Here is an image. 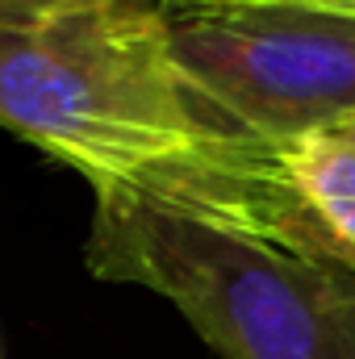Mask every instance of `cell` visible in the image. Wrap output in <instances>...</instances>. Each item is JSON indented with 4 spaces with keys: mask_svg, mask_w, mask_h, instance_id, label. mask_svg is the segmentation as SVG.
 Returning <instances> with one entry per match:
<instances>
[{
    "mask_svg": "<svg viewBox=\"0 0 355 359\" xmlns=\"http://www.w3.org/2000/svg\"><path fill=\"white\" fill-rule=\"evenodd\" d=\"M0 126L96 192L330 259L288 151L255 138L184 72L163 0H96L0 29Z\"/></svg>",
    "mask_w": 355,
    "mask_h": 359,
    "instance_id": "obj_1",
    "label": "cell"
},
{
    "mask_svg": "<svg viewBox=\"0 0 355 359\" xmlns=\"http://www.w3.org/2000/svg\"><path fill=\"white\" fill-rule=\"evenodd\" d=\"M172 4H293V8H322V13H355V0H172Z\"/></svg>",
    "mask_w": 355,
    "mask_h": 359,
    "instance_id": "obj_6",
    "label": "cell"
},
{
    "mask_svg": "<svg viewBox=\"0 0 355 359\" xmlns=\"http://www.w3.org/2000/svg\"><path fill=\"white\" fill-rule=\"evenodd\" d=\"M288 176L318 222L330 259L355 271V117L293 142Z\"/></svg>",
    "mask_w": 355,
    "mask_h": 359,
    "instance_id": "obj_4",
    "label": "cell"
},
{
    "mask_svg": "<svg viewBox=\"0 0 355 359\" xmlns=\"http://www.w3.org/2000/svg\"><path fill=\"white\" fill-rule=\"evenodd\" d=\"M84 4H96V0H0V29L34 25L55 13H67V8H84Z\"/></svg>",
    "mask_w": 355,
    "mask_h": 359,
    "instance_id": "obj_5",
    "label": "cell"
},
{
    "mask_svg": "<svg viewBox=\"0 0 355 359\" xmlns=\"http://www.w3.org/2000/svg\"><path fill=\"white\" fill-rule=\"evenodd\" d=\"M184 72L255 138L288 151L355 117V13L293 4H172Z\"/></svg>",
    "mask_w": 355,
    "mask_h": 359,
    "instance_id": "obj_3",
    "label": "cell"
},
{
    "mask_svg": "<svg viewBox=\"0 0 355 359\" xmlns=\"http://www.w3.org/2000/svg\"><path fill=\"white\" fill-rule=\"evenodd\" d=\"M88 268L172 301L222 359H355V271L96 192Z\"/></svg>",
    "mask_w": 355,
    "mask_h": 359,
    "instance_id": "obj_2",
    "label": "cell"
}]
</instances>
